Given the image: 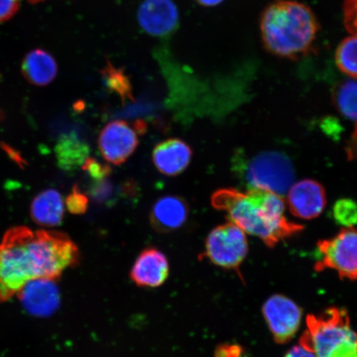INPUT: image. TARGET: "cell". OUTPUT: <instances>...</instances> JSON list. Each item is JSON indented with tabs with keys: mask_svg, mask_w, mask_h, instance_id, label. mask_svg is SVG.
<instances>
[{
	"mask_svg": "<svg viewBox=\"0 0 357 357\" xmlns=\"http://www.w3.org/2000/svg\"><path fill=\"white\" fill-rule=\"evenodd\" d=\"M317 271L333 270L341 278L357 280V229H343L333 238L318 243Z\"/></svg>",
	"mask_w": 357,
	"mask_h": 357,
	"instance_id": "obj_7",
	"label": "cell"
},
{
	"mask_svg": "<svg viewBox=\"0 0 357 357\" xmlns=\"http://www.w3.org/2000/svg\"><path fill=\"white\" fill-rule=\"evenodd\" d=\"M263 314L272 336L279 344L291 340L301 324L302 311L296 303L281 294H275L265 302Z\"/></svg>",
	"mask_w": 357,
	"mask_h": 357,
	"instance_id": "obj_8",
	"label": "cell"
},
{
	"mask_svg": "<svg viewBox=\"0 0 357 357\" xmlns=\"http://www.w3.org/2000/svg\"><path fill=\"white\" fill-rule=\"evenodd\" d=\"M242 351L238 345L223 344L217 347L215 357H239Z\"/></svg>",
	"mask_w": 357,
	"mask_h": 357,
	"instance_id": "obj_27",
	"label": "cell"
},
{
	"mask_svg": "<svg viewBox=\"0 0 357 357\" xmlns=\"http://www.w3.org/2000/svg\"><path fill=\"white\" fill-rule=\"evenodd\" d=\"M64 266V248L50 231L12 227L0 243V302L17 296L31 280L56 281Z\"/></svg>",
	"mask_w": 357,
	"mask_h": 357,
	"instance_id": "obj_1",
	"label": "cell"
},
{
	"mask_svg": "<svg viewBox=\"0 0 357 357\" xmlns=\"http://www.w3.org/2000/svg\"><path fill=\"white\" fill-rule=\"evenodd\" d=\"M343 20L348 32L357 34V0H345L343 6Z\"/></svg>",
	"mask_w": 357,
	"mask_h": 357,
	"instance_id": "obj_25",
	"label": "cell"
},
{
	"mask_svg": "<svg viewBox=\"0 0 357 357\" xmlns=\"http://www.w3.org/2000/svg\"><path fill=\"white\" fill-rule=\"evenodd\" d=\"M66 204L70 213L79 215L86 213L89 199L86 194L80 192L77 186H75L73 192L67 196Z\"/></svg>",
	"mask_w": 357,
	"mask_h": 357,
	"instance_id": "obj_23",
	"label": "cell"
},
{
	"mask_svg": "<svg viewBox=\"0 0 357 357\" xmlns=\"http://www.w3.org/2000/svg\"><path fill=\"white\" fill-rule=\"evenodd\" d=\"M225 0H196L203 7H215L220 6Z\"/></svg>",
	"mask_w": 357,
	"mask_h": 357,
	"instance_id": "obj_30",
	"label": "cell"
},
{
	"mask_svg": "<svg viewBox=\"0 0 357 357\" xmlns=\"http://www.w3.org/2000/svg\"><path fill=\"white\" fill-rule=\"evenodd\" d=\"M136 129L122 120H115L107 124L99 137L102 158L114 166H120L126 162L139 145Z\"/></svg>",
	"mask_w": 357,
	"mask_h": 357,
	"instance_id": "obj_9",
	"label": "cell"
},
{
	"mask_svg": "<svg viewBox=\"0 0 357 357\" xmlns=\"http://www.w3.org/2000/svg\"><path fill=\"white\" fill-rule=\"evenodd\" d=\"M348 158L357 160V125H356L354 132H352L350 140L347 142L346 147Z\"/></svg>",
	"mask_w": 357,
	"mask_h": 357,
	"instance_id": "obj_29",
	"label": "cell"
},
{
	"mask_svg": "<svg viewBox=\"0 0 357 357\" xmlns=\"http://www.w3.org/2000/svg\"><path fill=\"white\" fill-rule=\"evenodd\" d=\"M211 203L245 234L257 236L270 248L303 229L302 225L288 220L282 197L270 191L220 189L213 194Z\"/></svg>",
	"mask_w": 357,
	"mask_h": 357,
	"instance_id": "obj_2",
	"label": "cell"
},
{
	"mask_svg": "<svg viewBox=\"0 0 357 357\" xmlns=\"http://www.w3.org/2000/svg\"><path fill=\"white\" fill-rule=\"evenodd\" d=\"M84 172H86L93 181H100L108 178L112 169L107 165L100 164L96 160L87 158L83 164Z\"/></svg>",
	"mask_w": 357,
	"mask_h": 357,
	"instance_id": "obj_24",
	"label": "cell"
},
{
	"mask_svg": "<svg viewBox=\"0 0 357 357\" xmlns=\"http://www.w3.org/2000/svg\"><path fill=\"white\" fill-rule=\"evenodd\" d=\"M189 213V204L184 198L177 195L164 196L151 208V225L158 233H173L185 225Z\"/></svg>",
	"mask_w": 357,
	"mask_h": 357,
	"instance_id": "obj_14",
	"label": "cell"
},
{
	"mask_svg": "<svg viewBox=\"0 0 357 357\" xmlns=\"http://www.w3.org/2000/svg\"><path fill=\"white\" fill-rule=\"evenodd\" d=\"M306 324L300 344L316 357H357V333L344 309L334 307L319 315L310 314Z\"/></svg>",
	"mask_w": 357,
	"mask_h": 357,
	"instance_id": "obj_4",
	"label": "cell"
},
{
	"mask_svg": "<svg viewBox=\"0 0 357 357\" xmlns=\"http://www.w3.org/2000/svg\"><path fill=\"white\" fill-rule=\"evenodd\" d=\"M193 151L185 142L178 138H169L155 146L153 162L163 175L176 176L189 167Z\"/></svg>",
	"mask_w": 357,
	"mask_h": 357,
	"instance_id": "obj_15",
	"label": "cell"
},
{
	"mask_svg": "<svg viewBox=\"0 0 357 357\" xmlns=\"http://www.w3.org/2000/svg\"><path fill=\"white\" fill-rule=\"evenodd\" d=\"M335 61L342 73L357 79V34L343 39L338 45Z\"/></svg>",
	"mask_w": 357,
	"mask_h": 357,
	"instance_id": "obj_20",
	"label": "cell"
},
{
	"mask_svg": "<svg viewBox=\"0 0 357 357\" xmlns=\"http://www.w3.org/2000/svg\"><path fill=\"white\" fill-rule=\"evenodd\" d=\"M21 7V0H0V24L13 19Z\"/></svg>",
	"mask_w": 357,
	"mask_h": 357,
	"instance_id": "obj_26",
	"label": "cell"
},
{
	"mask_svg": "<svg viewBox=\"0 0 357 357\" xmlns=\"http://www.w3.org/2000/svg\"><path fill=\"white\" fill-rule=\"evenodd\" d=\"M234 160V171L248 190H267L283 197L293 185L291 160L279 151H263L252 158L238 154Z\"/></svg>",
	"mask_w": 357,
	"mask_h": 357,
	"instance_id": "obj_5",
	"label": "cell"
},
{
	"mask_svg": "<svg viewBox=\"0 0 357 357\" xmlns=\"http://www.w3.org/2000/svg\"><path fill=\"white\" fill-rule=\"evenodd\" d=\"M56 158L61 168L71 171L84 164L89 155V147L73 134L61 138L56 145Z\"/></svg>",
	"mask_w": 357,
	"mask_h": 357,
	"instance_id": "obj_18",
	"label": "cell"
},
{
	"mask_svg": "<svg viewBox=\"0 0 357 357\" xmlns=\"http://www.w3.org/2000/svg\"><path fill=\"white\" fill-rule=\"evenodd\" d=\"M21 73L33 86H47L56 78L58 64L50 52L36 48L26 53L22 59Z\"/></svg>",
	"mask_w": 357,
	"mask_h": 357,
	"instance_id": "obj_16",
	"label": "cell"
},
{
	"mask_svg": "<svg viewBox=\"0 0 357 357\" xmlns=\"http://www.w3.org/2000/svg\"><path fill=\"white\" fill-rule=\"evenodd\" d=\"M137 21L146 33L164 38L178 29L180 13L173 0H144L138 8Z\"/></svg>",
	"mask_w": 357,
	"mask_h": 357,
	"instance_id": "obj_10",
	"label": "cell"
},
{
	"mask_svg": "<svg viewBox=\"0 0 357 357\" xmlns=\"http://www.w3.org/2000/svg\"><path fill=\"white\" fill-rule=\"evenodd\" d=\"M319 29L311 8L294 0H275L260 19L261 41L266 51L291 60L309 54Z\"/></svg>",
	"mask_w": 357,
	"mask_h": 357,
	"instance_id": "obj_3",
	"label": "cell"
},
{
	"mask_svg": "<svg viewBox=\"0 0 357 357\" xmlns=\"http://www.w3.org/2000/svg\"><path fill=\"white\" fill-rule=\"evenodd\" d=\"M169 275V261L165 254L154 248L144 250L130 271L134 284L142 288H158L166 283Z\"/></svg>",
	"mask_w": 357,
	"mask_h": 357,
	"instance_id": "obj_13",
	"label": "cell"
},
{
	"mask_svg": "<svg viewBox=\"0 0 357 357\" xmlns=\"http://www.w3.org/2000/svg\"><path fill=\"white\" fill-rule=\"evenodd\" d=\"M29 1L32 2L33 3H36L42 1V0H29Z\"/></svg>",
	"mask_w": 357,
	"mask_h": 357,
	"instance_id": "obj_31",
	"label": "cell"
},
{
	"mask_svg": "<svg viewBox=\"0 0 357 357\" xmlns=\"http://www.w3.org/2000/svg\"><path fill=\"white\" fill-rule=\"evenodd\" d=\"M17 296L26 312L42 318L52 315L60 305V292L55 280H31Z\"/></svg>",
	"mask_w": 357,
	"mask_h": 357,
	"instance_id": "obj_12",
	"label": "cell"
},
{
	"mask_svg": "<svg viewBox=\"0 0 357 357\" xmlns=\"http://www.w3.org/2000/svg\"><path fill=\"white\" fill-rule=\"evenodd\" d=\"M108 66L102 70V75L106 79L107 86L112 91L117 93L123 100L133 99L130 82L123 71L115 69L109 62Z\"/></svg>",
	"mask_w": 357,
	"mask_h": 357,
	"instance_id": "obj_21",
	"label": "cell"
},
{
	"mask_svg": "<svg viewBox=\"0 0 357 357\" xmlns=\"http://www.w3.org/2000/svg\"><path fill=\"white\" fill-rule=\"evenodd\" d=\"M284 357H316V356L309 348L298 344L293 347Z\"/></svg>",
	"mask_w": 357,
	"mask_h": 357,
	"instance_id": "obj_28",
	"label": "cell"
},
{
	"mask_svg": "<svg viewBox=\"0 0 357 357\" xmlns=\"http://www.w3.org/2000/svg\"><path fill=\"white\" fill-rule=\"evenodd\" d=\"M333 101L339 113L357 125V80L347 79L337 84Z\"/></svg>",
	"mask_w": 357,
	"mask_h": 357,
	"instance_id": "obj_19",
	"label": "cell"
},
{
	"mask_svg": "<svg viewBox=\"0 0 357 357\" xmlns=\"http://www.w3.org/2000/svg\"><path fill=\"white\" fill-rule=\"evenodd\" d=\"M333 217L339 225L350 229L357 225V203L351 199H342L333 205Z\"/></svg>",
	"mask_w": 357,
	"mask_h": 357,
	"instance_id": "obj_22",
	"label": "cell"
},
{
	"mask_svg": "<svg viewBox=\"0 0 357 357\" xmlns=\"http://www.w3.org/2000/svg\"><path fill=\"white\" fill-rule=\"evenodd\" d=\"M324 186L314 180H303L290 187L287 202L293 215L302 220H312L320 215L326 205Z\"/></svg>",
	"mask_w": 357,
	"mask_h": 357,
	"instance_id": "obj_11",
	"label": "cell"
},
{
	"mask_svg": "<svg viewBox=\"0 0 357 357\" xmlns=\"http://www.w3.org/2000/svg\"><path fill=\"white\" fill-rule=\"evenodd\" d=\"M248 252L247 236L233 222L218 226L207 236L204 257L213 265L239 271Z\"/></svg>",
	"mask_w": 357,
	"mask_h": 357,
	"instance_id": "obj_6",
	"label": "cell"
},
{
	"mask_svg": "<svg viewBox=\"0 0 357 357\" xmlns=\"http://www.w3.org/2000/svg\"><path fill=\"white\" fill-rule=\"evenodd\" d=\"M64 200L59 191L49 189L41 192L33 200L30 213L32 220L40 226L52 227L63 221Z\"/></svg>",
	"mask_w": 357,
	"mask_h": 357,
	"instance_id": "obj_17",
	"label": "cell"
}]
</instances>
